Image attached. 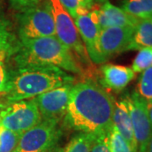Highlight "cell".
<instances>
[{
    "instance_id": "f546056e",
    "label": "cell",
    "mask_w": 152,
    "mask_h": 152,
    "mask_svg": "<svg viewBox=\"0 0 152 152\" xmlns=\"http://www.w3.org/2000/svg\"><path fill=\"white\" fill-rule=\"evenodd\" d=\"M95 1V0H94ZM96 1H102V0H96Z\"/></svg>"
},
{
    "instance_id": "6da1fadb",
    "label": "cell",
    "mask_w": 152,
    "mask_h": 152,
    "mask_svg": "<svg viewBox=\"0 0 152 152\" xmlns=\"http://www.w3.org/2000/svg\"><path fill=\"white\" fill-rule=\"evenodd\" d=\"M114 105L113 96L96 83H76L71 87L64 124L81 133L107 134L113 126Z\"/></svg>"
},
{
    "instance_id": "e0dca14e",
    "label": "cell",
    "mask_w": 152,
    "mask_h": 152,
    "mask_svg": "<svg viewBox=\"0 0 152 152\" xmlns=\"http://www.w3.org/2000/svg\"><path fill=\"white\" fill-rule=\"evenodd\" d=\"M122 9L140 20H152V0H123Z\"/></svg>"
},
{
    "instance_id": "5b68a950",
    "label": "cell",
    "mask_w": 152,
    "mask_h": 152,
    "mask_svg": "<svg viewBox=\"0 0 152 152\" xmlns=\"http://www.w3.org/2000/svg\"><path fill=\"white\" fill-rule=\"evenodd\" d=\"M42 120L34 99L8 102L0 106V125L20 134L31 129Z\"/></svg>"
},
{
    "instance_id": "603a6c76",
    "label": "cell",
    "mask_w": 152,
    "mask_h": 152,
    "mask_svg": "<svg viewBox=\"0 0 152 152\" xmlns=\"http://www.w3.org/2000/svg\"><path fill=\"white\" fill-rule=\"evenodd\" d=\"M91 152H110L108 143V133L96 136L93 143Z\"/></svg>"
},
{
    "instance_id": "4fadbf2b",
    "label": "cell",
    "mask_w": 152,
    "mask_h": 152,
    "mask_svg": "<svg viewBox=\"0 0 152 152\" xmlns=\"http://www.w3.org/2000/svg\"><path fill=\"white\" fill-rule=\"evenodd\" d=\"M101 75L104 88L119 92L134 79L135 73L127 66L107 64L102 66Z\"/></svg>"
},
{
    "instance_id": "5bb4252c",
    "label": "cell",
    "mask_w": 152,
    "mask_h": 152,
    "mask_svg": "<svg viewBox=\"0 0 152 152\" xmlns=\"http://www.w3.org/2000/svg\"><path fill=\"white\" fill-rule=\"evenodd\" d=\"M98 26L104 29L113 26H133L135 27L140 19L132 16L122 8L113 5L109 1H105L97 8Z\"/></svg>"
},
{
    "instance_id": "44dd1931",
    "label": "cell",
    "mask_w": 152,
    "mask_h": 152,
    "mask_svg": "<svg viewBox=\"0 0 152 152\" xmlns=\"http://www.w3.org/2000/svg\"><path fill=\"white\" fill-rule=\"evenodd\" d=\"M135 91L146 101L152 100V67L142 72Z\"/></svg>"
},
{
    "instance_id": "9c48e42d",
    "label": "cell",
    "mask_w": 152,
    "mask_h": 152,
    "mask_svg": "<svg viewBox=\"0 0 152 152\" xmlns=\"http://www.w3.org/2000/svg\"><path fill=\"white\" fill-rule=\"evenodd\" d=\"M73 85L55 88L33 98L37 105L42 119L60 121L64 117Z\"/></svg>"
},
{
    "instance_id": "d6986e66",
    "label": "cell",
    "mask_w": 152,
    "mask_h": 152,
    "mask_svg": "<svg viewBox=\"0 0 152 152\" xmlns=\"http://www.w3.org/2000/svg\"><path fill=\"white\" fill-rule=\"evenodd\" d=\"M108 143L110 152H134L113 125L108 132Z\"/></svg>"
},
{
    "instance_id": "7c38bea8",
    "label": "cell",
    "mask_w": 152,
    "mask_h": 152,
    "mask_svg": "<svg viewBox=\"0 0 152 152\" xmlns=\"http://www.w3.org/2000/svg\"><path fill=\"white\" fill-rule=\"evenodd\" d=\"M75 23L91 63L102 64L106 62L99 48V35L101 29L93 23L89 16V13L77 15Z\"/></svg>"
},
{
    "instance_id": "ac0fdd59",
    "label": "cell",
    "mask_w": 152,
    "mask_h": 152,
    "mask_svg": "<svg viewBox=\"0 0 152 152\" xmlns=\"http://www.w3.org/2000/svg\"><path fill=\"white\" fill-rule=\"evenodd\" d=\"M96 136L92 134L80 132V134L71 139L64 149V152H91Z\"/></svg>"
},
{
    "instance_id": "f1b7e54d",
    "label": "cell",
    "mask_w": 152,
    "mask_h": 152,
    "mask_svg": "<svg viewBox=\"0 0 152 152\" xmlns=\"http://www.w3.org/2000/svg\"><path fill=\"white\" fill-rule=\"evenodd\" d=\"M64 148H53L47 152H64Z\"/></svg>"
},
{
    "instance_id": "484cf974",
    "label": "cell",
    "mask_w": 152,
    "mask_h": 152,
    "mask_svg": "<svg viewBox=\"0 0 152 152\" xmlns=\"http://www.w3.org/2000/svg\"><path fill=\"white\" fill-rule=\"evenodd\" d=\"M147 108H148V114H149V118L151 122L152 129V100L151 101H147Z\"/></svg>"
},
{
    "instance_id": "277c9868",
    "label": "cell",
    "mask_w": 152,
    "mask_h": 152,
    "mask_svg": "<svg viewBox=\"0 0 152 152\" xmlns=\"http://www.w3.org/2000/svg\"><path fill=\"white\" fill-rule=\"evenodd\" d=\"M48 4L54 20L57 38L75 55L79 61L90 64L91 61L87 54L73 18L63 7L59 0H49Z\"/></svg>"
},
{
    "instance_id": "7402d4cb",
    "label": "cell",
    "mask_w": 152,
    "mask_h": 152,
    "mask_svg": "<svg viewBox=\"0 0 152 152\" xmlns=\"http://www.w3.org/2000/svg\"><path fill=\"white\" fill-rule=\"evenodd\" d=\"M150 67H152V48H146L140 50L139 53L136 55L133 61L131 69L137 74L142 73Z\"/></svg>"
},
{
    "instance_id": "3957f363",
    "label": "cell",
    "mask_w": 152,
    "mask_h": 152,
    "mask_svg": "<svg viewBox=\"0 0 152 152\" xmlns=\"http://www.w3.org/2000/svg\"><path fill=\"white\" fill-rule=\"evenodd\" d=\"M15 61L17 67L26 65H51L68 73L82 75L80 61L65 45L54 37L19 39V49Z\"/></svg>"
},
{
    "instance_id": "ffe728a7",
    "label": "cell",
    "mask_w": 152,
    "mask_h": 152,
    "mask_svg": "<svg viewBox=\"0 0 152 152\" xmlns=\"http://www.w3.org/2000/svg\"><path fill=\"white\" fill-rule=\"evenodd\" d=\"M20 134L0 125V152H13L16 148Z\"/></svg>"
},
{
    "instance_id": "30bf717a",
    "label": "cell",
    "mask_w": 152,
    "mask_h": 152,
    "mask_svg": "<svg viewBox=\"0 0 152 152\" xmlns=\"http://www.w3.org/2000/svg\"><path fill=\"white\" fill-rule=\"evenodd\" d=\"M134 31L133 26H113L101 29L99 48L105 61L125 52Z\"/></svg>"
},
{
    "instance_id": "4316f807",
    "label": "cell",
    "mask_w": 152,
    "mask_h": 152,
    "mask_svg": "<svg viewBox=\"0 0 152 152\" xmlns=\"http://www.w3.org/2000/svg\"><path fill=\"white\" fill-rule=\"evenodd\" d=\"M81 2L82 5L87 8L89 10L91 9V7L93 6V4H94V0H81Z\"/></svg>"
},
{
    "instance_id": "8fae6325",
    "label": "cell",
    "mask_w": 152,
    "mask_h": 152,
    "mask_svg": "<svg viewBox=\"0 0 152 152\" xmlns=\"http://www.w3.org/2000/svg\"><path fill=\"white\" fill-rule=\"evenodd\" d=\"M19 49V41L10 29V24L4 18H0V94L5 95L9 87L10 73L7 62L12 54Z\"/></svg>"
},
{
    "instance_id": "83f0119b",
    "label": "cell",
    "mask_w": 152,
    "mask_h": 152,
    "mask_svg": "<svg viewBox=\"0 0 152 152\" xmlns=\"http://www.w3.org/2000/svg\"><path fill=\"white\" fill-rule=\"evenodd\" d=\"M147 152H152V130H151V139H150L149 145H148V148H147Z\"/></svg>"
},
{
    "instance_id": "d4e9b609",
    "label": "cell",
    "mask_w": 152,
    "mask_h": 152,
    "mask_svg": "<svg viewBox=\"0 0 152 152\" xmlns=\"http://www.w3.org/2000/svg\"><path fill=\"white\" fill-rule=\"evenodd\" d=\"M59 2L75 20L77 17V9L79 6H83L81 0H59Z\"/></svg>"
},
{
    "instance_id": "2e32d148",
    "label": "cell",
    "mask_w": 152,
    "mask_h": 152,
    "mask_svg": "<svg viewBox=\"0 0 152 152\" xmlns=\"http://www.w3.org/2000/svg\"><path fill=\"white\" fill-rule=\"evenodd\" d=\"M152 48V20H139L125 51H140Z\"/></svg>"
},
{
    "instance_id": "7a4b0ae2",
    "label": "cell",
    "mask_w": 152,
    "mask_h": 152,
    "mask_svg": "<svg viewBox=\"0 0 152 152\" xmlns=\"http://www.w3.org/2000/svg\"><path fill=\"white\" fill-rule=\"evenodd\" d=\"M75 77L58 67L26 65L10 73L6 93L8 102L28 100L58 87L73 85Z\"/></svg>"
},
{
    "instance_id": "9a60e30c",
    "label": "cell",
    "mask_w": 152,
    "mask_h": 152,
    "mask_svg": "<svg viewBox=\"0 0 152 152\" xmlns=\"http://www.w3.org/2000/svg\"><path fill=\"white\" fill-rule=\"evenodd\" d=\"M113 125L130 145L134 152H137V144L133 124L129 109L124 98L118 102H115L113 114Z\"/></svg>"
},
{
    "instance_id": "cb8c5ba5",
    "label": "cell",
    "mask_w": 152,
    "mask_h": 152,
    "mask_svg": "<svg viewBox=\"0 0 152 152\" xmlns=\"http://www.w3.org/2000/svg\"><path fill=\"white\" fill-rule=\"evenodd\" d=\"M42 0H10L11 6L20 12L39 5Z\"/></svg>"
},
{
    "instance_id": "52a82bcc",
    "label": "cell",
    "mask_w": 152,
    "mask_h": 152,
    "mask_svg": "<svg viewBox=\"0 0 152 152\" xmlns=\"http://www.w3.org/2000/svg\"><path fill=\"white\" fill-rule=\"evenodd\" d=\"M19 39L36 38L56 36L53 16L49 4L36 6L20 11L17 15Z\"/></svg>"
},
{
    "instance_id": "8992f818",
    "label": "cell",
    "mask_w": 152,
    "mask_h": 152,
    "mask_svg": "<svg viewBox=\"0 0 152 152\" xmlns=\"http://www.w3.org/2000/svg\"><path fill=\"white\" fill-rule=\"evenodd\" d=\"M59 120L42 119L22 134L13 152H47L55 148L62 136Z\"/></svg>"
},
{
    "instance_id": "ba28073f",
    "label": "cell",
    "mask_w": 152,
    "mask_h": 152,
    "mask_svg": "<svg viewBox=\"0 0 152 152\" xmlns=\"http://www.w3.org/2000/svg\"><path fill=\"white\" fill-rule=\"evenodd\" d=\"M124 99L130 115L137 144V152H147L152 130L148 114L147 101L136 91H133Z\"/></svg>"
}]
</instances>
